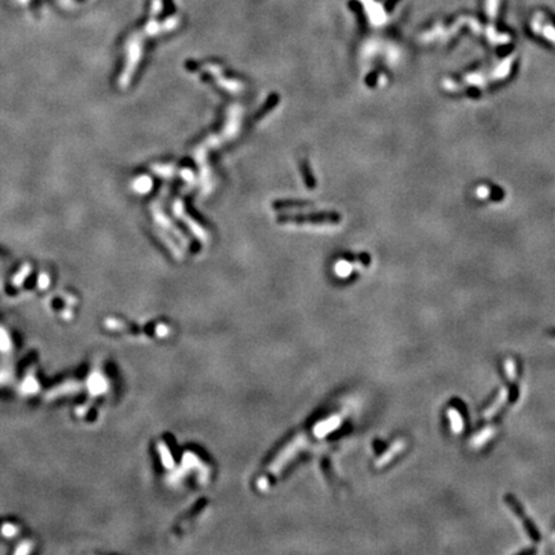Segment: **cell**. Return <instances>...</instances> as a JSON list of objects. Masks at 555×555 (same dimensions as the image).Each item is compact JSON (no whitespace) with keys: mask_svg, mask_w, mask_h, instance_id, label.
I'll return each instance as SVG.
<instances>
[{"mask_svg":"<svg viewBox=\"0 0 555 555\" xmlns=\"http://www.w3.org/2000/svg\"><path fill=\"white\" fill-rule=\"evenodd\" d=\"M507 396H508L507 390H500V392H499V393L495 396V398H493L490 404L487 405L486 408L482 410V413H481L482 418L483 419H491L492 416H495V415L499 413V410L503 408V405L505 404V401H507Z\"/></svg>","mask_w":555,"mask_h":555,"instance_id":"obj_1","label":"cell"},{"mask_svg":"<svg viewBox=\"0 0 555 555\" xmlns=\"http://www.w3.org/2000/svg\"><path fill=\"white\" fill-rule=\"evenodd\" d=\"M405 445H406V443H405L404 439H398V441H394L390 449L384 452L383 455L380 456L379 459L377 460V465L379 466V468H383L384 465L390 464L391 460L393 459L396 455H398V454H400V451H402V450L405 449Z\"/></svg>","mask_w":555,"mask_h":555,"instance_id":"obj_2","label":"cell"},{"mask_svg":"<svg viewBox=\"0 0 555 555\" xmlns=\"http://www.w3.org/2000/svg\"><path fill=\"white\" fill-rule=\"evenodd\" d=\"M496 432L497 428L495 425H487V427H485L483 429H481L478 433H476L474 437H472V439H470V445H472L473 447H476V449L482 447L485 443H487V441H490V439H492Z\"/></svg>","mask_w":555,"mask_h":555,"instance_id":"obj_3","label":"cell"},{"mask_svg":"<svg viewBox=\"0 0 555 555\" xmlns=\"http://www.w3.org/2000/svg\"><path fill=\"white\" fill-rule=\"evenodd\" d=\"M447 418H449L450 425H451V429L454 431V433H456V435L462 433V431L464 429V425H465V420L462 418L459 409L455 408V406L449 408V410H447Z\"/></svg>","mask_w":555,"mask_h":555,"instance_id":"obj_4","label":"cell"},{"mask_svg":"<svg viewBox=\"0 0 555 555\" xmlns=\"http://www.w3.org/2000/svg\"><path fill=\"white\" fill-rule=\"evenodd\" d=\"M508 500H509V505H510L511 508H513V510L515 511V513H518V515L522 518V521H523V523L526 524V528H527V532L530 533V536H531L533 540H538V533L537 531H536V528L532 526V523L530 521H528L527 518H526V515H524L523 513H522V509L521 507L518 505V503L515 500H513V499H509L508 497Z\"/></svg>","mask_w":555,"mask_h":555,"instance_id":"obj_5","label":"cell"},{"mask_svg":"<svg viewBox=\"0 0 555 555\" xmlns=\"http://www.w3.org/2000/svg\"><path fill=\"white\" fill-rule=\"evenodd\" d=\"M517 371L518 367L515 360L509 357L504 361V374H505L508 382H514V379L517 378Z\"/></svg>","mask_w":555,"mask_h":555,"instance_id":"obj_6","label":"cell"},{"mask_svg":"<svg viewBox=\"0 0 555 555\" xmlns=\"http://www.w3.org/2000/svg\"><path fill=\"white\" fill-rule=\"evenodd\" d=\"M151 184H152L151 179L147 178V176H144V178H140L137 183H135V189H137L139 193L147 192V190H149V188H151Z\"/></svg>","mask_w":555,"mask_h":555,"instance_id":"obj_7","label":"cell"},{"mask_svg":"<svg viewBox=\"0 0 555 555\" xmlns=\"http://www.w3.org/2000/svg\"><path fill=\"white\" fill-rule=\"evenodd\" d=\"M351 269H352V265L348 264V262H345V261H342V262L337 264L336 271H337V274L341 275V277H347V275L351 273Z\"/></svg>","mask_w":555,"mask_h":555,"instance_id":"obj_8","label":"cell"},{"mask_svg":"<svg viewBox=\"0 0 555 555\" xmlns=\"http://www.w3.org/2000/svg\"><path fill=\"white\" fill-rule=\"evenodd\" d=\"M552 334L555 337V330H554V332H552Z\"/></svg>","mask_w":555,"mask_h":555,"instance_id":"obj_9","label":"cell"}]
</instances>
